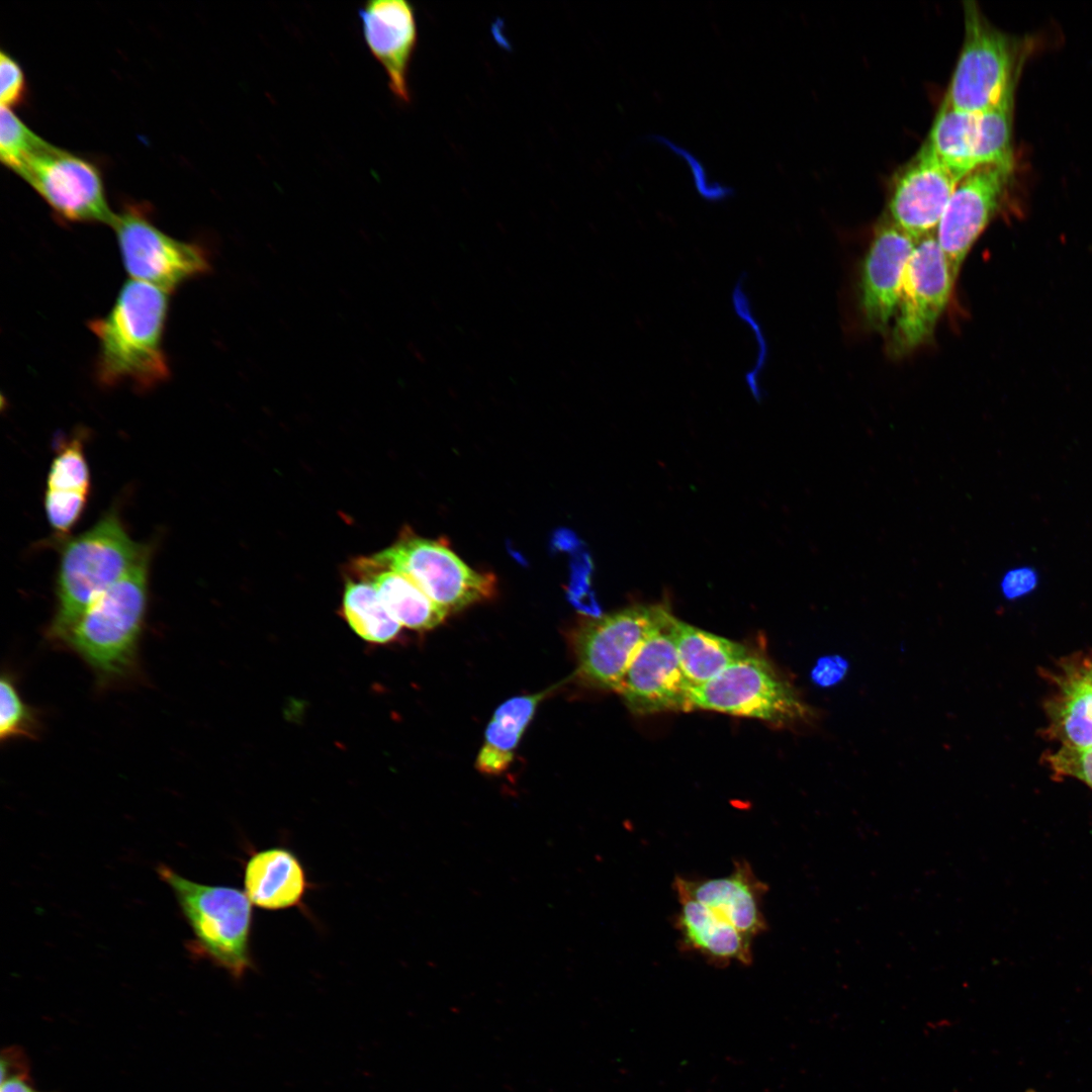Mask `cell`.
Listing matches in <instances>:
<instances>
[{
	"label": "cell",
	"instance_id": "cell-1",
	"mask_svg": "<svg viewBox=\"0 0 1092 1092\" xmlns=\"http://www.w3.org/2000/svg\"><path fill=\"white\" fill-rule=\"evenodd\" d=\"M168 310V291L132 279L122 285L110 310L89 323L98 341L99 382L146 389L169 378L163 348Z\"/></svg>",
	"mask_w": 1092,
	"mask_h": 1092
},
{
	"label": "cell",
	"instance_id": "cell-2",
	"mask_svg": "<svg viewBox=\"0 0 1092 1092\" xmlns=\"http://www.w3.org/2000/svg\"><path fill=\"white\" fill-rule=\"evenodd\" d=\"M150 555L125 531L115 511L64 544L56 583V612L49 636L61 640L112 584Z\"/></svg>",
	"mask_w": 1092,
	"mask_h": 1092
},
{
	"label": "cell",
	"instance_id": "cell-3",
	"mask_svg": "<svg viewBox=\"0 0 1092 1092\" xmlns=\"http://www.w3.org/2000/svg\"><path fill=\"white\" fill-rule=\"evenodd\" d=\"M157 873L173 891L193 933L192 954L210 961L234 979L254 968L253 909L246 893L235 887L190 881L166 864Z\"/></svg>",
	"mask_w": 1092,
	"mask_h": 1092
},
{
	"label": "cell",
	"instance_id": "cell-4",
	"mask_svg": "<svg viewBox=\"0 0 1092 1092\" xmlns=\"http://www.w3.org/2000/svg\"><path fill=\"white\" fill-rule=\"evenodd\" d=\"M149 558L107 588L63 639L103 680L121 678L135 664L148 604Z\"/></svg>",
	"mask_w": 1092,
	"mask_h": 1092
},
{
	"label": "cell",
	"instance_id": "cell-5",
	"mask_svg": "<svg viewBox=\"0 0 1092 1092\" xmlns=\"http://www.w3.org/2000/svg\"><path fill=\"white\" fill-rule=\"evenodd\" d=\"M964 23L963 47L943 102L979 113L1013 101L1031 40L996 28L973 1L964 2Z\"/></svg>",
	"mask_w": 1092,
	"mask_h": 1092
},
{
	"label": "cell",
	"instance_id": "cell-6",
	"mask_svg": "<svg viewBox=\"0 0 1092 1092\" xmlns=\"http://www.w3.org/2000/svg\"><path fill=\"white\" fill-rule=\"evenodd\" d=\"M692 710L703 709L788 726L813 724L818 712L764 659L747 655L690 692Z\"/></svg>",
	"mask_w": 1092,
	"mask_h": 1092
},
{
	"label": "cell",
	"instance_id": "cell-7",
	"mask_svg": "<svg viewBox=\"0 0 1092 1092\" xmlns=\"http://www.w3.org/2000/svg\"><path fill=\"white\" fill-rule=\"evenodd\" d=\"M672 617L664 606H636L584 620L573 637L579 675L617 692L638 649Z\"/></svg>",
	"mask_w": 1092,
	"mask_h": 1092
},
{
	"label": "cell",
	"instance_id": "cell-8",
	"mask_svg": "<svg viewBox=\"0 0 1092 1092\" xmlns=\"http://www.w3.org/2000/svg\"><path fill=\"white\" fill-rule=\"evenodd\" d=\"M110 226L114 230L124 269L132 280L169 292L211 270L205 249L165 234L140 205H125L115 213Z\"/></svg>",
	"mask_w": 1092,
	"mask_h": 1092
},
{
	"label": "cell",
	"instance_id": "cell-9",
	"mask_svg": "<svg viewBox=\"0 0 1092 1092\" xmlns=\"http://www.w3.org/2000/svg\"><path fill=\"white\" fill-rule=\"evenodd\" d=\"M371 557L406 574L448 613L488 599L494 593L495 580L491 574L475 571L439 541L404 533Z\"/></svg>",
	"mask_w": 1092,
	"mask_h": 1092
},
{
	"label": "cell",
	"instance_id": "cell-10",
	"mask_svg": "<svg viewBox=\"0 0 1092 1092\" xmlns=\"http://www.w3.org/2000/svg\"><path fill=\"white\" fill-rule=\"evenodd\" d=\"M954 281L935 235L918 241L888 331L892 356H904L931 338L949 301Z\"/></svg>",
	"mask_w": 1092,
	"mask_h": 1092
},
{
	"label": "cell",
	"instance_id": "cell-11",
	"mask_svg": "<svg viewBox=\"0 0 1092 1092\" xmlns=\"http://www.w3.org/2000/svg\"><path fill=\"white\" fill-rule=\"evenodd\" d=\"M18 176L64 220L111 225L114 219L99 168L80 155L49 144Z\"/></svg>",
	"mask_w": 1092,
	"mask_h": 1092
},
{
	"label": "cell",
	"instance_id": "cell-12",
	"mask_svg": "<svg viewBox=\"0 0 1092 1092\" xmlns=\"http://www.w3.org/2000/svg\"><path fill=\"white\" fill-rule=\"evenodd\" d=\"M1013 165H984L958 183L938 223L935 238L957 279L968 254L1002 209Z\"/></svg>",
	"mask_w": 1092,
	"mask_h": 1092
},
{
	"label": "cell",
	"instance_id": "cell-13",
	"mask_svg": "<svg viewBox=\"0 0 1092 1092\" xmlns=\"http://www.w3.org/2000/svg\"><path fill=\"white\" fill-rule=\"evenodd\" d=\"M674 620L672 617L645 640L621 680L617 693L634 714L692 711L693 685L682 671L675 649Z\"/></svg>",
	"mask_w": 1092,
	"mask_h": 1092
},
{
	"label": "cell",
	"instance_id": "cell-14",
	"mask_svg": "<svg viewBox=\"0 0 1092 1092\" xmlns=\"http://www.w3.org/2000/svg\"><path fill=\"white\" fill-rule=\"evenodd\" d=\"M961 179L923 144L893 179L888 218L916 242L935 235Z\"/></svg>",
	"mask_w": 1092,
	"mask_h": 1092
},
{
	"label": "cell",
	"instance_id": "cell-15",
	"mask_svg": "<svg viewBox=\"0 0 1092 1092\" xmlns=\"http://www.w3.org/2000/svg\"><path fill=\"white\" fill-rule=\"evenodd\" d=\"M916 244L889 218L877 226L859 277V309L870 329L881 333L889 331Z\"/></svg>",
	"mask_w": 1092,
	"mask_h": 1092
},
{
	"label": "cell",
	"instance_id": "cell-16",
	"mask_svg": "<svg viewBox=\"0 0 1092 1092\" xmlns=\"http://www.w3.org/2000/svg\"><path fill=\"white\" fill-rule=\"evenodd\" d=\"M358 14L366 46L383 67L390 91L399 102L410 103L408 73L418 44L414 6L404 0H370Z\"/></svg>",
	"mask_w": 1092,
	"mask_h": 1092
},
{
	"label": "cell",
	"instance_id": "cell-17",
	"mask_svg": "<svg viewBox=\"0 0 1092 1092\" xmlns=\"http://www.w3.org/2000/svg\"><path fill=\"white\" fill-rule=\"evenodd\" d=\"M672 888L707 906L751 939L767 929L762 899L768 886L744 858L734 860L732 872L724 877L690 880L676 876Z\"/></svg>",
	"mask_w": 1092,
	"mask_h": 1092
},
{
	"label": "cell",
	"instance_id": "cell-18",
	"mask_svg": "<svg viewBox=\"0 0 1092 1092\" xmlns=\"http://www.w3.org/2000/svg\"><path fill=\"white\" fill-rule=\"evenodd\" d=\"M244 889L252 905L279 911L302 906L309 883L298 856L273 846L251 851L244 866Z\"/></svg>",
	"mask_w": 1092,
	"mask_h": 1092
},
{
	"label": "cell",
	"instance_id": "cell-19",
	"mask_svg": "<svg viewBox=\"0 0 1092 1092\" xmlns=\"http://www.w3.org/2000/svg\"><path fill=\"white\" fill-rule=\"evenodd\" d=\"M673 890L680 905L674 925L681 948L697 952L719 968L732 962L751 964V938L685 892Z\"/></svg>",
	"mask_w": 1092,
	"mask_h": 1092
},
{
	"label": "cell",
	"instance_id": "cell-20",
	"mask_svg": "<svg viewBox=\"0 0 1092 1092\" xmlns=\"http://www.w3.org/2000/svg\"><path fill=\"white\" fill-rule=\"evenodd\" d=\"M353 568L360 578L374 585L401 626L418 631L430 630L449 614L406 574L379 564L371 556L356 559Z\"/></svg>",
	"mask_w": 1092,
	"mask_h": 1092
},
{
	"label": "cell",
	"instance_id": "cell-21",
	"mask_svg": "<svg viewBox=\"0 0 1092 1092\" xmlns=\"http://www.w3.org/2000/svg\"><path fill=\"white\" fill-rule=\"evenodd\" d=\"M1053 679L1056 692L1045 703L1048 733L1063 747H1092V685L1060 665Z\"/></svg>",
	"mask_w": 1092,
	"mask_h": 1092
},
{
	"label": "cell",
	"instance_id": "cell-22",
	"mask_svg": "<svg viewBox=\"0 0 1092 1092\" xmlns=\"http://www.w3.org/2000/svg\"><path fill=\"white\" fill-rule=\"evenodd\" d=\"M552 689L513 697L500 704L486 726L484 742L476 758L477 769L500 775L512 763L515 751L540 702Z\"/></svg>",
	"mask_w": 1092,
	"mask_h": 1092
},
{
	"label": "cell",
	"instance_id": "cell-23",
	"mask_svg": "<svg viewBox=\"0 0 1092 1092\" xmlns=\"http://www.w3.org/2000/svg\"><path fill=\"white\" fill-rule=\"evenodd\" d=\"M672 635L680 666L693 686L709 681L732 663L747 656L743 645L676 618Z\"/></svg>",
	"mask_w": 1092,
	"mask_h": 1092
},
{
	"label": "cell",
	"instance_id": "cell-24",
	"mask_svg": "<svg viewBox=\"0 0 1092 1092\" xmlns=\"http://www.w3.org/2000/svg\"><path fill=\"white\" fill-rule=\"evenodd\" d=\"M952 172L964 177L979 167V115L942 101L924 143Z\"/></svg>",
	"mask_w": 1092,
	"mask_h": 1092
},
{
	"label": "cell",
	"instance_id": "cell-25",
	"mask_svg": "<svg viewBox=\"0 0 1092 1092\" xmlns=\"http://www.w3.org/2000/svg\"><path fill=\"white\" fill-rule=\"evenodd\" d=\"M342 614L351 629L371 643H388L400 632L401 625L389 612L374 585L363 578H349L346 581Z\"/></svg>",
	"mask_w": 1092,
	"mask_h": 1092
},
{
	"label": "cell",
	"instance_id": "cell-26",
	"mask_svg": "<svg viewBox=\"0 0 1092 1092\" xmlns=\"http://www.w3.org/2000/svg\"><path fill=\"white\" fill-rule=\"evenodd\" d=\"M50 143L30 129L13 111L0 109V160L19 174L26 163Z\"/></svg>",
	"mask_w": 1092,
	"mask_h": 1092
},
{
	"label": "cell",
	"instance_id": "cell-27",
	"mask_svg": "<svg viewBox=\"0 0 1092 1092\" xmlns=\"http://www.w3.org/2000/svg\"><path fill=\"white\" fill-rule=\"evenodd\" d=\"M47 489L89 494L90 471L83 451L82 435L62 444L51 464Z\"/></svg>",
	"mask_w": 1092,
	"mask_h": 1092
},
{
	"label": "cell",
	"instance_id": "cell-28",
	"mask_svg": "<svg viewBox=\"0 0 1092 1092\" xmlns=\"http://www.w3.org/2000/svg\"><path fill=\"white\" fill-rule=\"evenodd\" d=\"M39 732L36 713L21 698L13 677L4 672L0 681V738H34Z\"/></svg>",
	"mask_w": 1092,
	"mask_h": 1092
},
{
	"label": "cell",
	"instance_id": "cell-29",
	"mask_svg": "<svg viewBox=\"0 0 1092 1092\" xmlns=\"http://www.w3.org/2000/svg\"><path fill=\"white\" fill-rule=\"evenodd\" d=\"M745 277L740 276L732 291V305L738 317L745 322L754 334L757 343V356L754 365L745 375L746 384L752 395L759 399L761 388L759 386L760 374L767 362V342L762 334L761 326L754 316L753 309L747 293L745 292Z\"/></svg>",
	"mask_w": 1092,
	"mask_h": 1092
},
{
	"label": "cell",
	"instance_id": "cell-30",
	"mask_svg": "<svg viewBox=\"0 0 1092 1092\" xmlns=\"http://www.w3.org/2000/svg\"><path fill=\"white\" fill-rule=\"evenodd\" d=\"M87 498L83 492L47 489L44 510L51 527L60 535L68 533L79 521Z\"/></svg>",
	"mask_w": 1092,
	"mask_h": 1092
},
{
	"label": "cell",
	"instance_id": "cell-31",
	"mask_svg": "<svg viewBox=\"0 0 1092 1092\" xmlns=\"http://www.w3.org/2000/svg\"><path fill=\"white\" fill-rule=\"evenodd\" d=\"M0 1092H41L32 1083L28 1058L19 1046L2 1050Z\"/></svg>",
	"mask_w": 1092,
	"mask_h": 1092
},
{
	"label": "cell",
	"instance_id": "cell-32",
	"mask_svg": "<svg viewBox=\"0 0 1092 1092\" xmlns=\"http://www.w3.org/2000/svg\"><path fill=\"white\" fill-rule=\"evenodd\" d=\"M1045 762L1059 777L1078 779L1092 788V747L1074 749L1061 747L1044 756Z\"/></svg>",
	"mask_w": 1092,
	"mask_h": 1092
},
{
	"label": "cell",
	"instance_id": "cell-33",
	"mask_svg": "<svg viewBox=\"0 0 1092 1092\" xmlns=\"http://www.w3.org/2000/svg\"><path fill=\"white\" fill-rule=\"evenodd\" d=\"M658 143L667 147L676 156L685 161L694 180L697 192L707 201L717 202L729 198L733 194V189L724 185H721L715 181H711L706 173L704 166L701 162L689 151L670 142L666 138L656 136L654 138Z\"/></svg>",
	"mask_w": 1092,
	"mask_h": 1092
},
{
	"label": "cell",
	"instance_id": "cell-34",
	"mask_svg": "<svg viewBox=\"0 0 1092 1092\" xmlns=\"http://www.w3.org/2000/svg\"><path fill=\"white\" fill-rule=\"evenodd\" d=\"M26 80L20 64L5 51L0 54V103L13 108L26 98Z\"/></svg>",
	"mask_w": 1092,
	"mask_h": 1092
},
{
	"label": "cell",
	"instance_id": "cell-35",
	"mask_svg": "<svg viewBox=\"0 0 1092 1092\" xmlns=\"http://www.w3.org/2000/svg\"><path fill=\"white\" fill-rule=\"evenodd\" d=\"M1039 575L1033 566L1023 565L1009 569L1000 581L1002 596L1008 601L1022 599L1036 589Z\"/></svg>",
	"mask_w": 1092,
	"mask_h": 1092
},
{
	"label": "cell",
	"instance_id": "cell-36",
	"mask_svg": "<svg viewBox=\"0 0 1092 1092\" xmlns=\"http://www.w3.org/2000/svg\"><path fill=\"white\" fill-rule=\"evenodd\" d=\"M848 670L847 660L840 655L820 657L811 671L812 680L819 687L829 688L840 682Z\"/></svg>",
	"mask_w": 1092,
	"mask_h": 1092
},
{
	"label": "cell",
	"instance_id": "cell-37",
	"mask_svg": "<svg viewBox=\"0 0 1092 1092\" xmlns=\"http://www.w3.org/2000/svg\"><path fill=\"white\" fill-rule=\"evenodd\" d=\"M1060 665L1070 669L1092 685V651L1066 659Z\"/></svg>",
	"mask_w": 1092,
	"mask_h": 1092
}]
</instances>
